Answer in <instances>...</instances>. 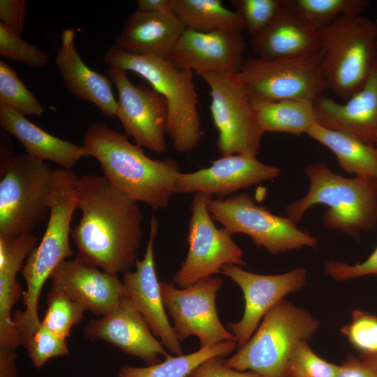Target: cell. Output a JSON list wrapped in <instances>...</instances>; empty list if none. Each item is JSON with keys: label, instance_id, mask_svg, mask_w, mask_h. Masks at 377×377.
<instances>
[{"label": "cell", "instance_id": "1", "mask_svg": "<svg viewBox=\"0 0 377 377\" xmlns=\"http://www.w3.org/2000/svg\"><path fill=\"white\" fill-rule=\"evenodd\" d=\"M76 197L82 212L71 231L77 256L112 275L127 272L136 260L142 237L138 202L103 175L79 177Z\"/></svg>", "mask_w": 377, "mask_h": 377}, {"label": "cell", "instance_id": "2", "mask_svg": "<svg viewBox=\"0 0 377 377\" xmlns=\"http://www.w3.org/2000/svg\"><path fill=\"white\" fill-rule=\"evenodd\" d=\"M82 146L87 156L99 162L108 182L138 202L154 209L165 208L176 193L181 172L175 161L148 157L141 147L105 124H91L84 132Z\"/></svg>", "mask_w": 377, "mask_h": 377}, {"label": "cell", "instance_id": "3", "mask_svg": "<svg viewBox=\"0 0 377 377\" xmlns=\"http://www.w3.org/2000/svg\"><path fill=\"white\" fill-rule=\"evenodd\" d=\"M304 173L309 182L307 193L286 208L288 217L296 224L311 207L324 205L327 208L322 221L328 228L358 239L361 232L376 226V178L345 177L334 173L325 162L310 163Z\"/></svg>", "mask_w": 377, "mask_h": 377}, {"label": "cell", "instance_id": "4", "mask_svg": "<svg viewBox=\"0 0 377 377\" xmlns=\"http://www.w3.org/2000/svg\"><path fill=\"white\" fill-rule=\"evenodd\" d=\"M103 61L109 68L137 73L164 97L166 133L176 151L188 152L198 146L202 131L193 71L178 68L168 58L133 54L114 45L107 50Z\"/></svg>", "mask_w": 377, "mask_h": 377}, {"label": "cell", "instance_id": "5", "mask_svg": "<svg viewBox=\"0 0 377 377\" xmlns=\"http://www.w3.org/2000/svg\"><path fill=\"white\" fill-rule=\"evenodd\" d=\"M0 140V237L10 239L31 233L49 216L54 169L27 154H13L3 132Z\"/></svg>", "mask_w": 377, "mask_h": 377}, {"label": "cell", "instance_id": "6", "mask_svg": "<svg viewBox=\"0 0 377 377\" xmlns=\"http://www.w3.org/2000/svg\"><path fill=\"white\" fill-rule=\"evenodd\" d=\"M318 322L309 313L282 300L270 309L249 341L224 364L261 377H287L290 356L296 346L311 339Z\"/></svg>", "mask_w": 377, "mask_h": 377}, {"label": "cell", "instance_id": "7", "mask_svg": "<svg viewBox=\"0 0 377 377\" xmlns=\"http://www.w3.org/2000/svg\"><path fill=\"white\" fill-rule=\"evenodd\" d=\"M319 32L329 89L346 101L377 61V22L362 15L343 16Z\"/></svg>", "mask_w": 377, "mask_h": 377}, {"label": "cell", "instance_id": "8", "mask_svg": "<svg viewBox=\"0 0 377 377\" xmlns=\"http://www.w3.org/2000/svg\"><path fill=\"white\" fill-rule=\"evenodd\" d=\"M79 177L72 170L54 169V184L48 221L42 240L31 251L22 269L27 290L22 293L26 307H38L40 292L57 267L72 256L71 224L77 209L76 186Z\"/></svg>", "mask_w": 377, "mask_h": 377}, {"label": "cell", "instance_id": "9", "mask_svg": "<svg viewBox=\"0 0 377 377\" xmlns=\"http://www.w3.org/2000/svg\"><path fill=\"white\" fill-rule=\"evenodd\" d=\"M238 80L249 99L315 101L329 89L321 50L290 59H245Z\"/></svg>", "mask_w": 377, "mask_h": 377}, {"label": "cell", "instance_id": "10", "mask_svg": "<svg viewBox=\"0 0 377 377\" xmlns=\"http://www.w3.org/2000/svg\"><path fill=\"white\" fill-rule=\"evenodd\" d=\"M207 207L212 219L232 235H247L254 244L264 247L271 254L316 248L318 244L315 237L299 229L290 218L272 214L246 193L226 198H212Z\"/></svg>", "mask_w": 377, "mask_h": 377}, {"label": "cell", "instance_id": "11", "mask_svg": "<svg viewBox=\"0 0 377 377\" xmlns=\"http://www.w3.org/2000/svg\"><path fill=\"white\" fill-rule=\"evenodd\" d=\"M212 198L196 193L192 200L188 225V250L172 279L180 288L221 273L225 265H245L242 249L233 241L232 234L214 224L207 207Z\"/></svg>", "mask_w": 377, "mask_h": 377}, {"label": "cell", "instance_id": "12", "mask_svg": "<svg viewBox=\"0 0 377 377\" xmlns=\"http://www.w3.org/2000/svg\"><path fill=\"white\" fill-rule=\"evenodd\" d=\"M199 76L209 88V109L219 132L216 143L219 151L222 156H257L263 133L237 74L210 73Z\"/></svg>", "mask_w": 377, "mask_h": 377}, {"label": "cell", "instance_id": "13", "mask_svg": "<svg viewBox=\"0 0 377 377\" xmlns=\"http://www.w3.org/2000/svg\"><path fill=\"white\" fill-rule=\"evenodd\" d=\"M223 282L220 277L210 276L184 288L160 283L163 304L173 320V328L180 341L196 336L200 348L237 341L222 325L216 311V294Z\"/></svg>", "mask_w": 377, "mask_h": 377}, {"label": "cell", "instance_id": "14", "mask_svg": "<svg viewBox=\"0 0 377 377\" xmlns=\"http://www.w3.org/2000/svg\"><path fill=\"white\" fill-rule=\"evenodd\" d=\"M107 73L117 90L115 117L124 135L141 147L158 154L165 151L168 108L164 97L147 86L134 85L125 71L108 68Z\"/></svg>", "mask_w": 377, "mask_h": 377}, {"label": "cell", "instance_id": "15", "mask_svg": "<svg viewBox=\"0 0 377 377\" xmlns=\"http://www.w3.org/2000/svg\"><path fill=\"white\" fill-rule=\"evenodd\" d=\"M221 273L235 281L244 295L242 319L227 323L238 348L249 341L266 313L286 295L300 290L306 279V271L303 267L280 274L263 275L244 270L239 265H228L222 267Z\"/></svg>", "mask_w": 377, "mask_h": 377}, {"label": "cell", "instance_id": "16", "mask_svg": "<svg viewBox=\"0 0 377 377\" xmlns=\"http://www.w3.org/2000/svg\"><path fill=\"white\" fill-rule=\"evenodd\" d=\"M246 42L240 31L200 32L186 29L168 59L178 68L204 73L237 74Z\"/></svg>", "mask_w": 377, "mask_h": 377}, {"label": "cell", "instance_id": "17", "mask_svg": "<svg viewBox=\"0 0 377 377\" xmlns=\"http://www.w3.org/2000/svg\"><path fill=\"white\" fill-rule=\"evenodd\" d=\"M281 170L260 162L256 156H222L211 165L192 172H180L177 178L176 193H202L226 197L240 189L272 181Z\"/></svg>", "mask_w": 377, "mask_h": 377}, {"label": "cell", "instance_id": "18", "mask_svg": "<svg viewBox=\"0 0 377 377\" xmlns=\"http://www.w3.org/2000/svg\"><path fill=\"white\" fill-rule=\"evenodd\" d=\"M158 223L154 215L150 221L149 239L144 257L136 261L133 272H125L123 284L129 300L147 321L152 333L169 351L183 355V348L165 312L154 255V239Z\"/></svg>", "mask_w": 377, "mask_h": 377}, {"label": "cell", "instance_id": "19", "mask_svg": "<svg viewBox=\"0 0 377 377\" xmlns=\"http://www.w3.org/2000/svg\"><path fill=\"white\" fill-rule=\"evenodd\" d=\"M84 334L91 341H107L123 352L142 359L147 366L159 363V356H169L127 297L101 318L91 319L84 327Z\"/></svg>", "mask_w": 377, "mask_h": 377}, {"label": "cell", "instance_id": "20", "mask_svg": "<svg viewBox=\"0 0 377 377\" xmlns=\"http://www.w3.org/2000/svg\"><path fill=\"white\" fill-rule=\"evenodd\" d=\"M50 279L52 288L65 292L98 316L109 313L127 297L117 275L101 271L77 256L61 262Z\"/></svg>", "mask_w": 377, "mask_h": 377}, {"label": "cell", "instance_id": "21", "mask_svg": "<svg viewBox=\"0 0 377 377\" xmlns=\"http://www.w3.org/2000/svg\"><path fill=\"white\" fill-rule=\"evenodd\" d=\"M317 122L377 145V61L363 87L344 103L325 96L314 101Z\"/></svg>", "mask_w": 377, "mask_h": 377}, {"label": "cell", "instance_id": "22", "mask_svg": "<svg viewBox=\"0 0 377 377\" xmlns=\"http://www.w3.org/2000/svg\"><path fill=\"white\" fill-rule=\"evenodd\" d=\"M55 63L68 92L94 104L104 115L116 116L118 103L112 89V82L82 61L75 45L73 29L62 31Z\"/></svg>", "mask_w": 377, "mask_h": 377}, {"label": "cell", "instance_id": "23", "mask_svg": "<svg viewBox=\"0 0 377 377\" xmlns=\"http://www.w3.org/2000/svg\"><path fill=\"white\" fill-rule=\"evenodd\" d=\"M186 29L172 11H134L124 22L114 45L133 54L168 58Z\"/></svg>", "mask_w": 377, "mask_h": 377}, {"label": "cell", "instance_id": "24", "mask_svg": "<svg viewBox=\"0 0 377 377\" xmlns=\"http://www.w3.org/2000/svg\"><path fill=\"white\" fill-rule=\"evenodd\" d=\"M37 241L32 233L10 239L0 237V347L15 349L20 345L11 313L22 293L16 276Z\"/></svg>", "mask_w": 377, "mask_h": 377}, {"label": "cell", "instance_id": "25", "mask_svg": "<svg viewBox=\"0 0 377 377\" xmlns=\"http://www.w3.org/2000/svg\"><path fill=\"white\" fill-rule=\"evenodd\" d=\"M0 126L23 145L27 154L43 161H51L60 168L72 170L87 156L83 146L51 135L13 108L0 105Z\"/></svg>", "mask_w": 377, "mask_h": 377}, {"label": "cell", "instance_id": "26", "mask_svg": "<svg viewBox=\"0 0 377 377\" xmlns=\"http://www.w3.org/2000/svg\"><path fill=\"white\" fill-rule=\"evenodd\" d=\"M251 41L258 57L265 59L295 58L320 50L319 31L285 10Z\"/></svg>", "mask_w": 377, "mask_h": 377}, {"label": "cell", "instance_id": "27", "mask_svg": "<svg viewBox=\"0 0 377 377\" xmlns=\"http://www.w3.org/2000/svg\"><path fill=\"white\" fill-rule=\"evenodd\" d=\"M307 135L336 156L339 166L355 176L377 179V147L355 135L331 129L316 122Z\"/></svg>", "mask_w": 377, "mask_h": 377}, {"label": "cell", "instance_id": "28", "mask_svg": "<svg viewBox=\"0 0 377 377\" xmlns=\"http://www.w3.org/2000/svg\"><path fill=\"white\" fill-rule=\"evenodd\" d=\"M258 125L266 132L307 134L317 122L314 102L307 100L277 101L250 99Z\"/></svg>", "mask_w": 377, "mask_h": 377}, {"label": "cell", "instance_id": "29", "mask_svg": "<svg viewBox=\"0 0 377 377\" xmlns=\"http://www.w3.org/2000/svg\"><path fill=\"white\" fill-rule=\"evenodd\" d=\"M172 11L186 29L196 31L241 32L244 28L238 14L220 0H173Z\"/></svg>", "mask_w": 377, "mask_h": 377}, {"label": "cell", "instance_id": "30", "mask_svg": "<svg viewBox=\"0 0 377 377\" xmlns=\"http://www.w3.org/2000/svg\"><path fill=\"white\" fill-rule=\"evenodd\" d=\"M236 346L237 341H227L200 348L190 354L176 357L169 355L163 362L146 367L121 366L117 377H188L195 367L206 360L228 355Z\"/></svg>", "mask_w": 377, "mask_h": 377}, {"label": "cell", "instance_id": "31", "mask_svg": "<svg viewBox=\"0 0 377 377\" xmlns=\"http://www.w3.org/2000/svg\"><path fill=\"white\" fill-rule=\"evenodd\" d=\"M286 11L320 31L343 16L361 15L367 0H281Z\"/></svg>", "mask_w": 377, "mask_h": 377}, {"label": "cell", "instance_id": "32", "mask_svg": "<svg viewBox=\"0 0 377 377\" xmlns=\"http://www.w3.org/2000/svg\"><path fill=\"white\" fill-rule=\"evenodd\" d=\"M47 308L41 324L54 334L66 339L72 327L84 318L85 308L65 292L51 288L47 295Z\"/></svg>", "mask_w": 377, "mask_h": 377}, {"label": "cell", "instance_id": "33", "mask_svg": "<svg viewBox=\"0 0 377 377\" xmlns=\"http://www.w3.org/2000/svg\"><path fill=\"white\" fill-rule=\"evenodd\" d=\"M0 105L9 106L22 114L41 117L44 109L27 88L15 71L0 61Z\"/></svg>", "mask_w": 377, "mask_h": 377}, {"label": "cell", "instance_id": "34", "mask_svg": "<svg viewBox=\"0 0 377 377\" xmlns=\"http://www.w3.org/2000/svg\"><path fill=\"white\" fill-rule=\"evenodd\" d=\"M230 3L251 37L265 29L283 10L281 0H232Z\"/></svg>", "mask_w": 377, "mask_h": 377}, {"label": "cell", "instance_id": "35", "mask_svg": "<svg viewBox=\"0 0 377 377\" xmlns=\"http://www.w3.org/2000/svg\"><path fill=\"white\" fill-rule=\"evenodd\" d=\"M341 331L360 353L361 357L377 356V316L355 309L350 323Z\"/></svg>", "mask_w": 377, "mask_h": 377}, {"label": "cell", "instance_id": "36", "mask_svg": "<svg viewBox=\"0 0 377 377\" xmlns=\"http://www.w3.org/2000/svg\"><path fill=\"white\" fill-rule=\"evenodd\" d=\"M339 366L325 361L309 347L307 341L299 343L287 365V377H336Z\"/></svg>", "mask_w": 377, "mask_h": 377}, {"label": "cell", "instance_id": "37", "mask_svg": "<svg viewBox=\"0 0 377 377\" xmlns=\"http://www.w3.org/2000/svg\"><path fill=\"white\" fill-rule=\"evenodd\" d=\"M0 54L8 59L23 63L34 68H43L50 61L48 52L26 42L1 22Z\"/></svg>", "mask_w": 377, "mask_h": 377}, {"label": "cell", "instance_id": "38", "mask_svg": "<svg viewBox=\"0 0 377 377\" xmlns=\"http://www.w3.org/2000/svg\"><path fill=\"white\" fill-rule=\"evenodd\" d=\"M24 348L36 369L42 367L52 357L69 353L66 339L54 334L42 324Z\"/></svg>", "mask_w": 377, "mask_h": 377}, {"label": "cell", "instance_id": "39", "mask_svg": "<svg viewBox=\"0 0 377 377\" xmlns=\"http://www.w3.org/2000/svg\"><path fill=\"white\" fill-rule=\"evenodd\" d=\"M325 269L330 276L337 281L377 275V246L362 263L348 265L341 261L330 260L325 264Z\"/></svg>", "mask_w": 377, "mask_h": 377}, {"label": "cell", "instance_id": "40", "mask_svg": "<svg viewBox=\"0 0 377 377\" xmlns=\"http://www.w3.org/2000/svg\"><path fill=\"white\" fill-rule=\"evenodd\" d=\"M188 377H261L255 372L234 369L224 364L221 357L209 358L195 367Z\"/></svg>", "mask_w": 377, "mask_h": 377}, {"label": "cell", "instance_id": "41", "mask_svg": "<svg viewBox=\"0 0 377 377\" xmlns=\"http://www.w3.org/2000/svg\"><path fill=\"white\" fill-rule=\"evenodd\" d=\"M26 5V0L0 1V22L20 36L25 22Z\"/></svg>", "mask_w": 377, "mask_h": 377}, {"label": "cell", "instance_id": "42", "mask_svg": "<svg viewBox=\"0 0 377 377\" xmlns=\"http://www.w3.org/2000/svg\"><path fill=\"white\" fill-rule=\"evenodd\" d=\"M336 377H377V372L362 358L350 355L339 366Z\"/></svg>", "mask_w": 377, "mask_h": 377}, {"label": "cell", "instance_id": "43", "mask_svg": "<svg viewBox=\"0 0 377 377\" xmlns=\"http://www.w3.org/2000/svg\"><path fill=\"white\" fill-rule=\"evenodd\" d=\"M15 349L0 347V377H17Z\"/></svg>", "mask_w": 377, "mask_h": 377}, {"label": "cell", "instance_id": "44", "mask_svg": "<svg viewBox=\"0 0 377 377\" xmlns=\"http://www.w3.org/2000/svg\"><path fill=\"white\" fill-rule=\"evenodd\" d=\"M173 0H137V10L150 13L172 11Z\"/></svg>", "mask_w": 377, "mask_h": 377}, {"label": "cell", "instance_id": "45", "mask_svg": "<svg viewBox=\"0 0 377 377\" xmlns=\"http://www.w3.org/2000/svg\"><path fill=\"white\" fill-rule=\"evenodd\" d=\"M360 357L368 362L377 372V356L371 357Z\"/></svg>", "mask_w": 377, "mask_h": 377}, {"label": "cell", "instance_id": "46", "mask_svg": "<svg viewBox=\"0 0 377 377\" xmlns=\"http://www.w3.org/2000/svg\"><path fill=\"white\" fill-rule=\"evenodd\" d=\"M376 146L377 147V145Z\"/></svg>", "mask_w": 377, "mask_h": 377}, {"label": "cell", "instance_id": "47", "mask_svg": "<svg viewBox=\"0 0 377 377\" xmlns=\"http://www.w3.org/2000/svg\"><path fill=\"white\" fill-rule=\"evenodd\" d=\"M376 22H377V20H376Z\"/></svg>", "mask_w": 377, "mask_h": 377}]
</instances>
